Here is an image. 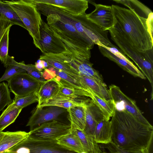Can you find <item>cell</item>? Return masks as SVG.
Instances as JSON below:
<instances>
[{"mask_svg":"<svg viewBox=\"0 0 153 153\" xmlns=\"http://www.w3.org/2000/svg\"><path fill=\"white\" fill-rule=\"evenodd\" d=\"M111 6L113 22L108 31L111 40L140 52L153 49V39L148 30L147 19L130 9L113 4Z\"/></svg>","mask_w":153,"mask_h":153,"instance_id":"1","label":"cell"},{"mask_svg":"<svg viewBox=\"0 0 153 153\" xmlns=\"http://www.w3.org/2000/svg\"><path fill=\"white\" fill-rule=\"evenodd\" d=\"M111 117V142L117 147L126 151L134 152L152 145V126L143 124L126 111L115 108Z\"/></svg>","mask_w":153,"mask_h":153,"instance_id":"2","label":"cell"},{"mask_svg":"<svg viewBox=\"0 0 153 153\" xmlns=\"http://www.w3.org/2000/svg\"><path fill=\"white\" fill-rule=\"evenodd\" d=\"M46 16L47 24L70 53H78L90 60L91 53L88 45L68 20L54 13Z\"/></svg>","mask_w":153,"mask_h":153,"instance_id":"3","label":"cell"},{"mask_svg":"<svg viewBox=\"0 0 153 153\" xmlns=\"http://www.w3.org/2000/svg\"><path fill=\"white\" fill-rule=\"evenodd\" d=\"M4 1L17 13L32 38L35 46L41 40L40 28L42 20L35 4L31 0Z\"/></svg>","mask_w":153,"mask_h":153,"instance_id":"4","label":"cell"},{"mask_svg":"<svg viewBox=\"0 0 153 153\" xmlns=\"http://www.w3.org/2000/svg\"><path fill=\"white\" fill-rule=\"evenodd\" d=\"M85 13L77 16H71L69 20L77 31L85 40L90 49L94 45H101L108 48L115 47L108 37V31L104 30L88 19Z\"/></svg>","mask_w":153,"mask_h":153,"instance_id":"5","label":"cell"},{"mask_svg":"<svg viewBox=\"0 0 153 153\" xmlns=\"http://www.w3.org/2000/svg\"><path fill=\"white\" fill-rule=\"evenodd\" d=\"M7 153H69L56 140H41L28 137L9 149Z\"/></svg>","mask_w":153,"mask_h":153,"instance_id":"6","label":"cell"},{"mask_svg":"<svg viewBox=\"0 0 153 153\" xmlns=\"http://www.w3.org/2000/svg\"><path fill=\"white\" fill-rule=\"evenodd\" d=\"M126 55L132 60L150 82L153 89V49L142 52L130 48L120 42L112 40Z\"/></svg>","mask_w":153,"mask_h":153,"instance_id":"7","label":"cell"},{"mask_svg":"<svg viewBox=\"0 0 153 153\" xmlns=\"http://www.w3.org/2000/svg\"><path fill=\"white\" fill-rule=\"evenodd\" d=\"M41 40L35 46L46 55L70 53L62 41L54 34L47 23L42 21L40 28Z\"/></svg>","mask_w":153,"mask_h":153,"instance_id":"8","label":"cell"},{"mask_svg":"<svg viewBox=\"0 0 153 153\" xmlns=\"http://www.w3.org/2000/svg\"><path fill=\"white\" fill-rule=\"evenodd\" d=\"M108 90L116 109L126 111L142 123L149 126H152L142 114L135 102L123 93L119 87L111 85L109 86Z\"/></svg>","mask_w":153,"mask_h":153,"instance_id":"9","label":"cell"},{"mask_svg":"<svg viewBox=\"0 0 153 153\" xmlns=\"http://www.w3.org/2000/svg\"><path fill=\"white\" fill-rule=\"evenodd\" d=\"M10 90L15 97L27 96L39 90L42 82L26 72L17 74L7 81Z\"/></svg>","mask_w":153,"mask_h":153,"instance_id":"10","label":"cell"},{"mask_svg":"<svg viewBox=\"0 0 153 153\" xmlns=\"http://www.w3.org/2000/svg\"><path fill=\"white\" fill-rule=\"evenodd\" d=\"M70 125L54 120L43 123L30 131L29 137L41 140H56L68 133Z\"/></svg>","mask_w":153,"mask_h":153,"instance_id":"11","label":"cell"},{"mask_svg":"<svg viewBox=\"0 0 153 153\" xmlns=\"http://www.w3.org/2000/svg\"><path fill=\"white\" fill-rule=\"evenodd\" d=\"M98 47L103 56L114 62L123 70L134 76L146 79L141 71L119 48L116 46L108 48L101 45Z\"/></svg>","mask_w":153,"mask_h":153,"instance_id":"12","label":"cell"},{"mask_svg":"<svg viewBox=\"0 0 153 153\" xmlns=\"http://www.w3.org/2000/svg\"><path fill=\"white\" fill-rule=\"evenodd\" d=\"M42 6L60 10L73 15L84 13L88 8L86 0H31Z\"/></svg>","mask_w":153,"mask_h":153,"instance_id":"13","label":"cell"},{"mask_svg":"<svg viewBox=\"0 0 153 153\" xmlns=\"http://www.w3.org/2000/svg\"><path fill=\"white\" fill-rule=\"evenodd\" d=\"M39 59L46 62L48 67L61 70L79 82L80 74L73 63L71 53L42 54Z\"/></svg>","mask_w":153,"mask_h":153,"instance_id":"14","label":"cell"},{"mask_svg":"<svg viewBox=\"0 0 153 153\" xmlns=\"http://www.w3.org/2000/svg\"><path fill=\"white\" fill-rule=\"evenodd\" d=\"M48 108H36L30 117L26 125L31 131L41 124L48 122L57 120L58 117L65 110L63 108L55 106H48Z\"/></svg>","mask_w":153,"mask_h":153,"instance_id":"15","label":"cell"},{"mask_svg":"<svg viewBox=\"0 0 153 153\" xmlns=\"http://www.w3.org/2000/svg\"><path fill=\"white\" fill-rule=\"evenodd\" d=\"M93 4L95 9L86 14L87 18L104 30L108 31L112 26L113 22L111 6L95 3Z\"/></svg>","mask_w":153,"mask_h":153,"instance_id":"16","label":"cell"},{"mask_svg":"<svg viewBox=\"0 0 153 153\" xmlns=\"http://www.w3.org/2000/svg\"><path fill=\"white\" fill-rule=\"evenodd\" d=\"M29 132L21 131L0 132V153L6 152L29 136Z\"/></svg>","mask_w":153,"mask_h":153,"instance_id":"17","label":"cell"},{"mask_svg":"<svg viewBox=\"0 0 153 153\" xmlns=\"http://www.w3.org/2000/svg\"><path fill=\"white\" fill-rule=\"evenodd\" d=\"M88 101H83L63 95L56 94L45 101L36 108H43L50 106H55L68 109L76 106H84Z\"/></svg>","mask_w":153,"mask_h":153,"instance_id":"18","label":"cell"},{"mask_svg":"<svg viewBox=\"0 0 153 153\" xmlns=\"http://www.w3.org/2000/svg\"><path fill=\"white\" fill-rule=\"evenodd\" d=\"M85 113L86 124L84 131L87 134L93 136L97 123L105 119L102 112L92 100L88 102Z\"/></svg>","mask_w":153,"mask_h":153,"instance_id":"19","label":"cell"},{"mask_svg":"<svg viewBox=\"0 0 153 153\" xmlns=\"http://www.w3.org/2000/svg\"><path fill=\"white\" fill-rule=\"evenodd\" d=\"M71 54L74 64L79 74L103 82L102 77L93 67V64L90 62L89 60L79 53Z\"/></svg>","mask_w":153,"mask_h":153,"instance_id":"20","label":"cell"},{"mask_svg":"<svg viewBox=\"0 0 153 153\" xmlns=\"http://www.w3.org/2000/svg\"><path fill=\"white\" fill-rule=\"evenodd\" d=\"M79 78L80 83L84 88L91 90L106 100H112L109 90L103 82L80 74Z\"/></svg>","mask_w":153,"mask_h":153,"instance_id":"21","label":"cell"},{"mask_svg":"<svg viewBox=\"0 0 153 153\" xmlns=\"http://www.w3.org/2000/svg\"><path fill=\"white\" fill-rule=\"evenodd\" d=\"M59 86V83L56 76L42 82L37 91L39 101L36 107L56 94Z\"/></svg>","mask_w":153,"mask_h":153,"instance_id":"22","label":"cell"},{"mask_svg":"<svg viewBox=\"0 0 153 153\" xmlns=\"http://www.w3.org/2000/svg\"><path fill=\"white\" fill-rule=\"evenodd\" d=\"M112 135L110 121L103 119L97 123L93 135L97 143L105 145L111 143Z\"/></svg>","mask_w":153,"mask_h":153,"instance_id":"23","label":"cell"},{"mask_svg":"<svg viewBox=\"0 0 153 153\" xmlns=\"http://www.w3.org/2000/svg\"><path fill=\"white\" fill-rule=\"evenodd\" d=\"M56 140L59 144L70 151L76 153L84 152L80 140L71 127L68 133Z\"/></svg>","mask_w":153,"mask_h":153,"instance_id":"24","label":"cell"},{"mask_svg":"<svg viewBox=\"0 0 153 153\" xmlns=\"http://www.w3.org/2000/svg\"><path fill=\"white\" fill-rule=\"evenodd\" d=\"M86 105L75 107L67 110L68 112V118L70 122L71 126L79 130H84L86 124L85 108Z\"/></svg>","mask_w":153,"mask_h":153,"instance_id":"25","label":"cell"},{"mask_svg":"<svg viewBox=\"0 0 153 153\" xmlns=\"http://www.w3.org/2000/svg\"><path fill=\"white\" fill-rule=\"evenodd\" d=\"M89 90L91 95L90 98L93 102L102 112L105 119L109 120L114 114L115 108L112 100H106Z\"/></svg>","mask_w":153,"mask_h":153,"instance_id":"26","label":"cell"},{"mask_svg":"<svg viewBox=\"0 0 153 153\" xmlns=\"http://www.w3.org/2000/svg\"><path fill=\"white\" fill-rule=\"evenodd\" d=\"M71 127L80 140L84 152L86 153H102L100 146L95 141L93 136L87 134L84 131L79 130Z\"/></svg>","mask_w":153,"mask_h":153,"instance_id":"27","label":"cell"},{"mask_svg":"<svg viewBox=\"0 0 153 153\" xmlns=\"http://www.w3.org/2000/svg\"><path fill=\"white\" fill-rule=\"evenodd\" d=\"M10 65H16L22 68L28 74L37 79L42 82L46 80L44 76L43 73L38 71L36 68L35 65L25 64L24 61L17 62L14 59L13 57L9 55L4 66L6 68Z\"/></svg>","mask_w":153,"mask_h":153,"instance_id":"28","label":"cell"},{"mask_svg":"<svg viewBox=\"0 0 153 153\" xmlns=\"http://www.w3.org/2000/svg\"><path fill=\"white\" fill-rule=\"evenodd\" d=\"M0 18L7 20L13 25H18L26 29L23 23L13 9L7 3L0 0Z\"/></svg>","mask_w":153,"mask_h":153,"instance_id":"29","label":"cell"},{"mask_svg":"<svg viewBox=\"0 0 153 153\" xmlns=\"http://www.w3.org/2000/svg\"><path fill=\"white\" fill-rule=\"evenodd\" d=\"M38 101L37 91L23 97H15L12 102L7 106L3 112L9 111L15 108H20L23 109L33 103L38 102Z\"/></svg>","mask_w":153,"mask_h":153,"instance_id":"30","label":"cell"},{"mask_svg":"<svg viewBox=\"0 0 153 153\" xmlns=\"http://www.w3.org/2000/svg\"><path fill=\"white\" fill-rule=\"evenodd\" d=\"M117 3L124 5L132 10L141 17L147 19L149 14L152 12L146 6L137 0H113Z\"/></svg>","mask_w":153,"mask_h":153,"instance_id":"31","label":"cell"},{"mask_svg":"<svg viewBox=\"0 0 153 153\" xmlns=\"http://www.w3.org/2000/svg\"><path fill=\"white\" fill-rule=\"evenodd\" d=\"M56 74L60 85L64 86L85 90L89 92V90L84 88L80 83L72 77L61 70L50 67Z\"/></svg>","mask_w":153,"mask_h":153,"instance_id":"32","label":"cell"},{"mask_svg":"<svg viewBox=\"0 0 153 153\" xmlns=\"http://www.w3.org/2000/svg\"><path fill=\"white\" fill-rule=\"evenodd\" d=\"M22 109L15 108L9 111L2 112L0 116V132L15 121Z\"/></svg>","mask_w":153,"mask_h":153,"instance_id":"33","label":"cell"},{"mask_svg":"<svg viewBox=\"0 0 153 153\" xmlns=\"http://www.w3.org/2000/svg\"><path fill=\"white\" fill-rule=\"evenodd\" d=\"M56 94L61 95L75 99L82 97L90 98L91 96L89 92L88 91L64 86L60 84L59 89Z\"/></svg>","mask_w":153,"mask_h":153,"instance_id":"34","label":"cell"},{"mask_svg":"<svg viewBox=\"0 0 153 153\" xmlns=\"http://www.w3.org/2000/svg\"><path fill=\"white\" fill-rule=\"evenodd\" d=\"M7 84L4 82L0 83V111L12 102Z\"/></svg>","mask_w":153,"mask_h":153,"instance_id":"35","label":"cell"},{"mask_svg":"<svg viewBox=\"0 0 153 153\" xmlns=\"http://www.w3.org/2000/svg\"><path fill=\"white\" fill-rule=\"evenodd\" d=\"M10 29L6 32L0 41V61L4 65L5 64L9 56V36Z\"/></svg>","mask_w":153,"mask_h":153,"instance_id":"36","label":"cell"},{"mask_svg":"<svg viewBox=\"0 0 153 153\" xmlns=\"http://www.w3.org/2000/svg\"><path fill=\"white\" fill-rule=\"evenodd\" d=\"M25 72H26L24 69L18 66L8 65L6 67L4 73L0 78V83L4 81H7L12 76L17 74Z\"/></svg>","mask_w":153,"mask_h":153,"instance_id":"37","label":"cell"},{"mask_svg":"<svg viewBox=\"0 0 153 153\" xmlns=\"http://www.w3.org/2000/svg\"><path fill=\"white\" fill-rule=\"evenodd\" d=\"M105 146L110 153L115 152L117 153H151V148L152 145L149 148L134 152H128L123 150L117 147L112 142L105 145Z\"/></svg>","mask_w":153,"mask_h":153,"instance_id":"38","label":"cell"},{"mask_svg":"<svg viewBox=\"0 0 153 153\" xmlns=\"http://www.w3.org/2000/svg\"><path fill=\"white\" fill-rule=\"evenodd\" d=\"M13 24L4 19L0 18V41L6 32L10 28Z\"/></svg>","mask_w":153,"mask_h":153,"instance_id":"39","label":"cell"},{"mask_svg":"<svg viewBox=\"0 0 153 153\" xmlns=\"http://www.w3.org/2000/svg\"><path fill=\"white\" fill-rule=\"evenodd\" d=\"M153 13L152 12L146 19V24L149 32L151 37L153 38Z\"/></svg>","mask_w":153,"mask_h":153,"instance_id":"40","label":"cell"},{"mask_svg":"<svg viewBox=\"0 0 153 153\" xmlns=\"http://www.w3.org/2000/svg\"><path fill=\"white\" fill-rule=\"evenodd\" d=\"M35 65L36 68L40 71H41L43 69H45L46 68L44 66L42 60L40 62H36Z\"/></svg>","mask_w":153,"mask_h":153,"instance_id":"41","label":"cell"},{"mask_svg":"<svg viewBox=\"0 0 153 153\" xmlns=\"http://www.w3.org/2000/svg\"><path fill=\"white\" fill-rule=\"evenodd\" d=\"M102 153H107V152H102Z\"/></svg>","mask_w":153,"mask_h":153,"instance_id":"42","label":"cell"},{"mask_svg":"<svg viewBox=\"0 0 153 153\" xmlns=\"http://www.w3.org/2000/svg\"><path fill=\"white\" fill-rule=\"evenodd\" d=\"M81 153H86L85 152H83Z\"/></svg>","mask_w":153,"mask_h":153,"instance_id":"43","label":"cell"},{"mask_svg":"<svg viewBox=\"0 0 153 153\" xmlns=\"http://www.w3.org/2000/svg\"><path fill=\"white\" fill-rule=\"evenodd\" d=\"M7 153V152H4V153Z\"/></svg>","mask_w":153,"mask_h":153,"instance_id":"44","label":"cell"},{"mask_svg":"<svg viewBox=\"0 0 153 153\" xmlns=\"http://www.w3.org/2000/svg\"><path fill=\"white\" fill-rule=\"evenodd\" d=\"M71 153V152H70V153Z\"/></svg>","mask_w":153,"mask_h":153,"instance_id":"45","label":"cell"}]
</instances>
